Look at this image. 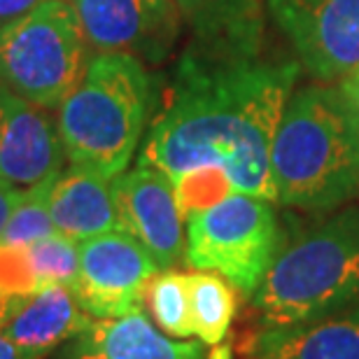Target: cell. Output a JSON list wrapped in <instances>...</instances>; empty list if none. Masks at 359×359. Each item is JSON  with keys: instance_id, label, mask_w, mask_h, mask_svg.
<instances>
[{"instance_id": "1", "label": "cell", "mask_w": 359, "mask_h": 359, "mask_svg": "<svg viewBox=\"0 0 359 359\" xmlns=\"http://www.w3.org/2000/svg\"><path fill=\"white\" fill-rule=\"evenodd\" d=\"M299 77V61L266 45L231 47L194 40L182 54L166 103L149 126L138 163L175 182L217 168L233 191L276 203L273 135Z\"/></svg>"}, {"instance_id": "2", "label": "cell", "mask_w": 359, "mask_h": 359, "mask_svg": "<svg viewBox=\"0 0 359 359\" xmlns=\"http://www.w3.org/2000/svg\"><path fill=\"white\" fill-rule=\"evenodd\" d=\"M278 203L332 212L359 196V110L341 84L292 91L271 145Z\"/></svg>"}, {"instance_id": "3", "label": "cell", "mask_w": 359, "mask_h": 359, "mask_svg": "<svg viewBox=\"0 0 359 359\" xmlns=\"http://www.w3.org/2000/svg\"><path fill=\"white\" fill-rule=\"evenodd\" d=\"M359 304V205H341L278 250L252 308L262 329Z\"/></svg>"}, {"instance_id": "4", "label": "cell", "mask_w": 359, "mask_h": 359, "mask_svg": "<svg viewBox=\"0 0 359 359\" xmlns=\"http://www.w3.org/2000/svg\"><path fill=\"white\" fill-rule=\"evenodd\" d=\"M149 107L145 63L128 54L91 56L80 84L59 105L56 128L70 166L119 177L140 145Z\"/></svg>"}, {"instance_id": "5", "label": "cell", "mask_w": 359, "mask_h": 359, "mask_svg": "<svg viewBox=\"0 0 359 359\" xmlns=\"http://www.w3.org/2000/svg\"><path fill=\"white\" fill-rule=\"evenodd\" d=\"M89 61V45L68 0H45L0 26V84L38 107H59Z\"/></svg>"}, {"instance_id": "6", "label": "cell", "mask_w": 359, "mask_h": 359, "mask_svg": "<svg viewBox=\"0 0 359 359\" xmlns=\"http://www.w3.org/2000/svg\"><path fill=\"white\" fill-rule=\"evenodd\" d=\"M184 262L196 271L217 273L252 297L280 250L273 201L233 191L184 219Z\"/></svg>"}, {"instance_id": "7", "label": "cell", "mask_w": 359, "mask_h": 359, "mask_svg": "<svg viewBox=\"0 0 359 359\" xmlns=\"http://www.w3.org/2000/svg\"><path fill=\"white\" fill-rule=\"evenodd\" d=\"M299 63L322 82L359 70V0H266Z\"/></svg>"}, {"instance_id": "8", "label": "cell", "mask_w": 359, "mask_h": 359, "mask_svg": "<svg viewBox=\"0 0 359 359\" xmlns=\"http://www.w3.org/2000/svg\"><path fill=\"white\" fill-rule=\"evenodd\" d=\"M159 264L126 231H110L80 243L75 297L89 318L112 320L142 311L147 285Z\"/></svg>"}, {"instance_id": "9", "label": "cell", "mask_w": 359, "mask_h": 359, "mask_svg": "<svg viewBox=\"0 0 359 359\" xmlns=\"http://www.w3.org/2000/svg\"><path fill=\"white\" fill-rule=\"evenodd\" d=\"M73 7L89 49L142 63L168 59L182 26L173 0H73Z\"/></svg>"}, {"instance_id": "10", "label": "cell", "mask_w": 359, "mask_h": 359, "mask_svg": "<svg viewBox=\"0 0 359 359\" xmlns=\"http://www.w3.org/2000/svg\"><path fill=\"white\" fill-rule=\"evenodd\" d=\"M121 231L131 233L161 271L184 259V217L168 175L145 163L114 177Z\"/></svg>"}, {"instance_id": "11", "label": "cell", "mask_w": 359, "mask_h": 359, "mask_svg": "<svg viewBox=\"0 0 359 359\" xmlns=\"http://www.w3.org/2000/svg\"><path fill=\"white\" fill-rule=\"evenodd\" d=\"M63 159L52 119L0 84V184L19 191L49 184L63 170Z\"/></svg>"}, {"instance_id": "12", "label": "cell", "mask_w": 359, "mask_h": 359, "mask_svg": "<svg viewBox=\"0 0 359 359\" xmlns=\"http://www.w3.org/2000/svg\"><path fill=\"white\" fill-rule=\"evenodd\" d=\"M91 322L73 287L47 285L28 294L3 299L0 327L14 346L33 359L45 357L56 346L73 341Z\"/></svg>"}, {"instance_id": "13", "label": "cell", "mask_w": 359, "mask_h": 359, "mask_svg": "<svg viewBox=\"0 0 359 359\" xmlns=\"http://www.w3.org/2000/svg\"><path fill=\"white\" fill-rule=\"evenodd\" d=\"M68 359H205L201 341H175L145 313L91 320L70 341Z\"/></svg>"}, {"instance_id": "14", "label": "cell", "mask_w": 359, "mask_h": 359, "mask_svg": "<svg viewBox=\"0 0 359 359\" xmlns=\"http://www.w3.org/2000/svg\"><path fill=\"white\" fill-rule=\"evenodd\" d=\"M250 359H359V304L290 327L262 329Z\"/></svg>"}, {"instance_id": "15", "label": "cell", "mask_w": 359, "mask_h": 359, "mask_svg": "<svg viewBox=\"0 0 359 359\" xmlns=\"http://www.w3.org/2000/svg\"><path fill=\"white\" fill-rule=\"evenodd\" d=\"M49 215L54 229L77 243L121 231L114 180L70 166L49 187Z\"/></svg>"}, {"instance_id": "16", "label": "cell", "mask_w": 359, "mask_h": 359, "mask_svg": "<svg viewBox=\"0 0 359 359\" xmlns=\"http://www.w3.org/2000/svg\"><path fill=\"white\" fill-rule=\"evenodd\" d=\"M198 42L231 47L266 45V0H173Z\"/></svg>"}, {"instance_id": "17", "label": "cell", "mask_w": 359, "mask_h": 359, "mask_svg": "<svg viewBox=\"0 0 359 359\" xmlns=\"http://www.w3.org/2000/svg\"><path fill=\"white\" fill-rule=\"evenodd\" d=\"M191 304L194 336L203 346H219L236 315V297L231 283L217 273L196 271L187 276Z\"/></svg>"}, {"instance_id": "18", "label": "cell", "mask_w": 359, "mask_h": 359, "mask_svg": "<svg viewBox=\"0 0 359 359\" xmlns=\"http://www.w3.org/2000/svg\"><path fill=\"white\" fill-rule=\"evenodd\" d=\"M147 306L163 334L173 339H191V304H189V283L187 273L163 271L149 280L147 285Z\"/></svg>"}, {"instance_id": "19", "label": "cell", "mask_w": 359, "mask_h": 359, "mask_svg": "<svg viewBox=\"0 0 359 359\" xmlns=\"http://www.w3.org/2000/svg\"><path fill=\"white\" fill-rule=\"evenodd\" d=\"M28 264L38 290L47 285L73 287L80 276V243L63 233H52L26 248Z\"/></svg>"}, {"instance_id": "20", "label": "cell", "mask_w": 359, "mask_h": 359, "mask_svg": "<svg viewBox=\"0 0 359 359\" xmlns=\"http://www.w3.org/2000/svg\"><path fill=\"white\" fill-rule=\"evenodd\" d=\"M49 187H52V182L21 194L17 208L7 219L3 236H0V245L28 248L56 233L52 215H49Z\"/></svg>"}, {"instance_id": "21", "label": "cell", "mask_w": 359, "mask_h": 359, "mask_svg": "<svg viewBox=\"0 0 359 359\" xmlns=\"http://www.w3.org/2000/svg\"><path fill=\"white\" fill-rule=\"evenodd\" d=\"M42 3H45V0H0V26L21 19L24 14L35 10V7Z\"/></svg>"}, {"instance_id": "22", "label": "cell", "mask_w": 359, "mask_h": 359, "mask_svg": "<svg viewBox=\"0 0 359 359\" xmlns=\"http://www.w3.org/2000/svg\"><path fill=\"white\" fill-rule=\"evenodd\" d=\"M21 194H24V191L12 189V187H7V184H0V236H3L7 219H10L12 210L17 208Z\"/></svg>"}, {"instance_id": "23", "label": "cell", "mask_w": 359, "mask_h": 359, "mask_svg": "<svg viewBox=\"0 0 359 359\" xmlns=\"http://www.w3.org/2000/svg\"><path fill=\"white\" fill-rule=\"evenodd\" d=\"M3 299L5 297H0V308H3ZM0 359H33V357L28 355L26 350H21L19 346H14L5 336L3 327H0Z\"/></svg>"}, {"instance_id": "24", "label": "cell", "mask_w": 359, "mask_h": 359, "mask_svg": "<svg viewBox=\"0 0 359 359\" xmlns=\"http://www.w3.org/2000/svg\"><path fill=\"white\" fill-rule=\"evenodd\" d=\"M341 89L346 91V96L353 100V105L359 110V70H357L355 75H350L348 80L341 82Z\"/></svg>"}, {"instance_id": "25", "label": "cell", "mask_w": 359, "mask_h": 359, "mask_svg": "<svg viewBox=\"0 0 359 359\" xmlns=\"http://www.w3.org/2000/svg\"><path fill=\"white\" fill-rule=\"evenodd\" d=\"M210 359H231V348H229V346H219L210 355Z\"/></svg>"}]
</instances>
